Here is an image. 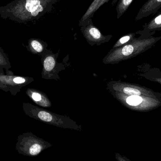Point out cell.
<instances>
[{
    "label": "cell",
    "instance_id": "3",
    "mask_svg": "<svg viewBox=\"0 0 161 161\" xmlns=\"http://www.w3.org/2000/svg\"><path fill=\"white\" fill-rule=\"evenodd\" d=\"M110 91L117 100L127 108L133 110L149 111L161 106V99L158 98L141 96H128L120 92Z\"/></svg>",
    "mask_w": 161,
    "mask_h": 161
},
{
    "label": "cell",
    "instance_id": "16",
    "mask_svg": "<svg viewBox=\"0 0 161 161\" xmlns=\"http://www.w3.org/2000/svg\"><path fill=\"white\" fill-rule=\"evenodd\" d=\"M135 35H136L135 33H130V34L125 35L124 36L122 37L121 38L119 39L117 41V42L114 45L113 49L119 48V47L124 46V45L129 43L136 38Z\"/></svg>",
    "mask_w": 161,
    "mask_h": 161
},
{
    "label": "cell",
    "instance_id": "10",
    "mask_svg": "<svg viewBox=\"0 0 161 161\" xmlns=\"http://www.w3.org/2000/svg\"><path fill=\"white\" fill-rule=\"evenodd\" d=\"M42 56V77L45 79L53 78V73H54L56 68V59L54 55L45 54Z\"/></svg>",
    "mask_w": 161,
    "mask_h": 161
},
{
    "label": "cell",
    "instance_id": "12",
    "mask_svg": "<svg viewBox=\"0 0 161 161\" xmlns=\"http://www.w3.org/2000/svg\"><path fill=\"white\" fill-rule=\"evenodd\" d=\"M110 0H94L91 4L86 12L84 13L79 21V25L82 24L85 21L90 19H92L95 13L106 3H108ZM118 0H113L111 3V6H113L116 3Z\"/></svg>",
    "mask_w": 161,
    "mask_h": 161
},
{
    "label": "cell",
    "instance_id": "4",
    "mask_svg": "<svg viewBox=\"0 0 161 161\" xmlns=\"http://www.w3.org/2000/svg\"><path fill=\"white\" fill-rule=\"evenodd\" d=\"M50 146L48 142L38 138L31 132L25 133L18 137L16 149L19 154L34 157Z\"/></svg>",
    "mask_w": 161,
    "mask_h": 161
},
{
    "label": "cell",
    "instance_id": "1",
    "mask_svg": "<svg viewBox=\"0 0 161 161\" xmlns=\"http://www.w3.org/2000/svg\"><path fill=\"white\" fill-rule=\"evenodd\" d=\"M161 39V36L135 38L124 46L111 50L103 59V63L115 64L132 58L151 48Z\"/></svg>",
    "mask_w": 161,
    "mask_h": 161
},
{
    "label": "cell",
    "instance_id": "6",
    "mask_svg": "<svg viewBox=\"0 0 161 161\" xmlns=\"http://www.w3.org/2000/svg\"><path fill=\"white\" fill-rule=\"evenodd\" d=\"M110 91L120 92L128 96L151 97L158 98L159 96L152 90L138 85L119 81H112L108 84Z\"/></svg>",
    "mask_w": 161,
    "mask_h": 161
},
{
    "label": "cell",
    "instance_id": "7",
    "mask_svg": "<svg viewBox=\"0 0 161 161\" xmlns=\"http://www.w3.org/2000/svg\"><path fill=\"white\" fill-rule=\"evenodd\" d=\"M80 26H81L80 31L84 38L88 43L92 45L95 44L99 45L108 42L112 37L111 35L104 36L102 34L99 29L94 25L92 19L85 21Z\"/></svg>",
    "mask_w": 161,
    "mask_h": 161
},
{
    "label": "cell",
    "instance_id": "13",
    "mask_svg": "<svg viewBox=\"0 0 161 161\" xmlns=\"http://www.w3.org/2000/svg\"><path fill=\"white\" fill-rule=\"evenodd\" d=\"M47 44L42 41L32 39L29 41L27 50L33 54H41L45 51Z\"/></svg>",
    "mask_w": 161,
    "mask_h": 161
},
{
    "label": "cell",
    "instance_id": "11",
    "mask_svg": "<svg viewBox=\"0 0 161 161\" xmlns=\"http://www.w3.org/2000/svg\"><path fill=\"white\" fill-rule=\"evenodd\" d=\"M26 94L35 103L44 108H49L52 106V103L47 96L40 91L34 89H28Z\"/></svg>",
    "mask_w": 161,
    "mask_h": 161
},
{
    "label": "cell",
    "instance_id": "14",
    "mask_svg": "<svg viewBox=\"0 0 161 161\" xmlns=\"http://www.w3.org/2000/svg\"><path fill=\"white\" fill-rule=\"evenodd\" d=\"M11 69V64L7 54L0 47V74H4L3 69H5L6 71V75H13V73L10 71Z\"/></svg>",
    "mask_w": 161,
    "mask_h": 161
},
{
    "label": "cell",
    "instance_id": "5",
    "mask_svg": "<svg viewBox=\"0 0 161 161\" xmlns=\"http://www.w3.org/2000/svg\"><path fill=\"white\" fill-rule=\"evenodd\" d=\"M34 80V79L30 77L0 74V90L9 92L12 95L16 96L23 87Z\"/></svg>",
    "mask_w": 161,
    "mask_h": 161
},
{
    "label": "cell",
    "instance_id": "8",
    "mask_svg": "<svg viewBox=\"0 0 161 161\" xmlns=\"http://www.w3.org/2000/svg\"><path fill=\"white\" fill-rule=\"evenodd\" d=\"M143 30L136 34H140L141 38H148L152 36L156 31L161 30V12L155 16L148 23L143 25Z\"/></svg>",
    "mask_w": 161,
    "mask_h": 161
},
{
    "label": "cell",
    "instance_id": "2",
    "mask_svg": "<svg viewBox=\"0 0 161 161\" xmlns=\"http://www.w3.org/2000/svg\"><path fill=\"white\" fill-rule=\"evenodd\" d=\"M22 108L25 114L31 118L59 127L81 130V127L69 117L53 113L29 103H23Z\"/></svg>",
    "mask_w": 161,
    "mask_h": 161
},
{
    "label": "cell",
    "instance_id": "9",
    "mask_svg": "<svg viewBox=\"0 0 161 161\" xmlns=\"http://www.w3.org/2000/svg\"><path fill=\"white\" fill-rule=\"evenodd\" d=\"M161 8V0H147L139 10L135 17L138 21L155 14Z\"/></svg>",
    "mask_w": 161,
    "mask_h": 161
},
{
    "label": "cell",
    "instance_id": "15",
    "mask_svg": "<svg viewBox=\"0 0 161 161\" xmlns=\"http://www.w3.org/2000/svg\"><path fill=\"white\" fill-rule=\"evenodd\" d=\"M133 0H118L116 7L117 19H119L126 12Z\"/></svg>",
    "mask_w": 161,
    "mask_h": 161
}]
</instances>
